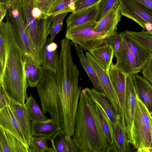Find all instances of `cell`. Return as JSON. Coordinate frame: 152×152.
Instances as JSON below:
<instances>
[{
  "label": "cell",
  "instance_id": "b9f144b4",
  "mask_svg": "<svg viewBox=\"0 0 152 152\" xmlns=\"http://www.w3.org/2000/svg\"><path fill=\"white\" fill-rule=\"evenodd\" d=\"M8 103L7 93L4 87L0 86V110Z\"/></svg>",
  "mask_w": 152,
  "mask_h": 152
},
{
  "label": "cell",
  "instance_id": "e575fe53",
  "mask_svg": "<svg viewBox=\"0 0 152 152\" xmlns=\"http://www.w3.org/2000/svg\"><path fill=\"white\" fill-rule=\"evenodd\" d=\"M75 9L74 13L80 12L99 4L102 0H75Z\"/></svg>",
  "mask_w": 152,
  "mask_h": 152
},
{
  "label": "cell",
  "instance_id": "c3c4849f",
  "mask_svg": "<svg viewBox=\"0 0 152 152\" xmlns=\"http://www.w3.org/2000/svg\"><path fill=\"white\" fill-rule=\"evenodd\" d=\"M151 124H152V118L151 117ZM150 152H152V146H151V149Z\"/></svg>",
  "mask_w": 152,
  "mask_h": 152
},
{
  "label": "cell",
  "instance_id": "d4e9b609",
  "mask_svg": "<svg viewBox=\"0 0 152 152\" xmlns=\"http://www.w3.org/2000/svg\"><path fill=\"white\" fill-rule=\"evenodd\" d=\"M115 143L118 152L130 151V146L128 142L127 135L121 119L113 125Z\"/></svg>",
  "mask_w": 152,
  "mask_h": 152
},
{
  "label": "cell",
  "instance_id": "52a82bcc",
  "mask_svg": "<svg viewBox=\"0 0 152 152\" xmlns=\"http://www.w3.org/2000/svg\"><path fill=\"white\" fill-rule=\"evenodd\" d=\"M95 25L67 28L65 37L83 50L89 51L107 42L109 39L117 32H97L93 29Z\"/></svg>",
  "mask_w": 152,
  "mask_h": 152
},
{
  "label": "cell",
  "instance_id": "4316f807",
  "mask_svg": "<svg viewBox=\"0 0 152 152\" xmlns=\"http://www.w3.org/2000/svg\"><path fill=\"white\" fill-rule=\"evenodd\" d=\"M75 9V0H53L48 16H54L67 12L74 13Z\"/></svg>",
  "mask_w": 152,
  "mask_h": 152
},
{
  "label": "cell",
  "instance_id": "7402d4cb",
  "mask_svg": "<svg viewBox=\"0 0 152 152\" xmlns=\"http://www.w3.org/2000/svg\"><path fill=\"white\" fill-rule=\"evenodd\" d=\"M88 51L99 65L108 73L114 54L112 48L107 42Z\"/></svg>",
  "mask_w": 152,
  "mask_h": 152
},
{
  "label": "cell",
  "instance_id": "6da1fadb",
  "mask_svg": "<svg viewBox=\"0 0 152 152\" xmlns=\"http://www.w3.org/2000/svg\"><path fill=\"white\" fill-rule=\"evenodd\" d=\"M36 87L43 113H48L50 118L65 134L72 137L81 86L59 85L56 73L44 69L43 76Z\"/></svg>",
  "mask_w": 152,
  "mask_h": 152
},
{
  "label": "cell",
  "instance_id": "5bb4252c",
  "mask_svg": "<svg viewBox=\"0 0 152 152\" xmlns=\"http://www.w3.org/2000/svg\"><path fill=\"white\" fill-rule=\"evenodd\" d=\"M114 56L117 60L116 67L126 76L138 74V69L134 56L123 36V40L118 52Z\"/></svg>",
  "mask_w": 152,
  "mask_h": 152
},
{
  "label": "cell",
  "instance_id": "8d00e7d4",
  "mask_svg": "<svg viewBox=\"0 0 152 152\" xmlns=\"http://www.w3.org/2000/svg\"><path fill=\"white\" fill-rule=\"evenodd\" d=\"M53 0H33L34 5L48 16Z\"/></svg>",
  "mask_w": 152,
  "mask_h": 152
},
{
  "label": "cell",
  "instance_id": "ffe728a7",
  "mask_svg": "<svg viewBox=\"0 0 152 152\" xmlns=\"http://www.w3.org/2000/svg\"><path fill=\"white\" fill-rule=\"evenodd\" d=\"M136 94L147 108L152 118V84L138 74L133 75Z\"/></svg>",
  "mask_w": 152,
  "mask_h": 152
},
{
  "label": "cell",
  "instance_id": "8992f818",
  "mask_svg": "<svg viewBox=\"0 0 152 152\" xmlns=\"http://www.w3.org/2000/svg\"><path fill=\"white\" fill-rule=\"evenodd\" d=\"M18 3L29 35L35 46L42 53L43 46L50 33V25L54 16H49L45 19L37 20L31 13L33 0H18Z\"/></svg>",
  "mask_w": 152,
  "mask_h": 152
},
{
  "label": "cell",
  "instance_id": "7bdbcfd3",
  "mask_svg": "<svg viewBox=\"0 0 152 152\" xmlns=\"http://www.w3.org/2000/svg\"><path fill=\"white\" fill-rule=\"evenodd\" d=\"M152 11V0H133Z\"/></svg>",
  "mask_w": 152,
  "mask_h": 152
},
{
  "label": "cell",
  "instance_id": "9a60e30c",
  "mask_svg": "<svg viewBox=\"0 0 152 152\" xmlns=\"http://www.w3.org/2000/svg\"><path fill=\"white\" fill-rule=\"evenodd\" d=\"M99 12L98 4L75 13H72L67 18V28L95 25Z\"/></svg>",
  "mask_w": 152,
  "mask_h": 152
},
{
  "label": "cell",
  "instance_id": "7dc6e473",
  "mask_svg": "<svg viewBox=\"0 0 152 152\" xmlns=\"http://www.w3.org/2000/svg\"><path fill=\"white\" fill-rule=\"evenodd\" d=\"M147 32L149 34L152 36V31L149 32L147 31Z\"/></svg>",
  "mask_w": 152,
  "mask_h": 152
},
{
  "label": "cell",
  "instance_id": "4fadbf2b",
  "mask_svg": "<svg viewBox=\"0 0 152 152\" xmlns=\"http://www.w3.org/2000/svg\"><path fill=\"white\" fill-rule=\"evenodd\" d=\"M0 128L16 137L29 150L20 126L8 103L0 110Z\"/></svg>",
  "mask_w": 152,
  "mask_h": 152
},
{
  "label": "cell",
  "instance_id": "f1b7e54d",
  "mask_svg": "<svg viewBox=\"0 0 152 152\" xmlns=\"http://www.w3.org/2000/svg\"><path fill=\"white\" fill-rule=\"evenodd\" d=\"M123 32L136 39L152 53V36L149 34L146 31L143 30L140 31L136 32L125 30Z\"/></svg>",
  "mask_w": 152,
  "mask_h": 152
},
{
  "label": "cell",
  "instance_id": "bcb514c9",
  "mask_svg": "<svg viewBox=\"0 0 152 152\" xmlns=\"http://www.w3.org/2000/svg\"><path fill=\"white\" fill-rule=\"evenodd\" d=\"M17 0H0V3L6 4L8 7V9L12 6Z\"/></svg>",
  "mask_w": 152,
  "mask_h": 152
},
{
  "label": "cell",
  "instance_id": "836d02e7",
  "mask_svg": "<svg viewBox=\"0 0 152 152\" xmlns=\"http://www.w3.org/2000/svg\"><path fill=\"white\" fill-rule=\"evenodd\" d=\"M122 32H118L110 37L107 41L108 43L110 45L113 51L114 56L119 51L121 47L122 40Z\"/></svg>",
  "mask_w": 152,
  "mask_h": 152
},
{
  "label": "cell",
  "instance_id": "f6af8a7d",
  "mask_svg": "<svg viewBox=\"0 0 152 152\" xmlns=\"http://www.w3.org/2000/svg\"><path fill=\"white\" fill-rule=\"evenodd\" d=\"M106 152H118L117 147L115 143L109 145Z\"/></svg>",
  "mask_w": 152,
  "mask_h": 152
},
{
  "label": "cell",
  "instance_id": "603a6c76",
  "mask_svg": "<svg viewBox=\"0 0 152 152\" xmlns=\"http://www.w3.org/2000/svg\"><path fill=\"white\" fill-rule=\"evenodd\" d=\"M60 129H61L54 121L51 118L43 121H31L32 136H43L50 140L53 136Z\"/></svg>",
  "mask_w": 152,
  "mask_h": 152
},
{
  "label": "cell",
  "instance_id": "d590c367",
  "mask_svg": "<svg viewBox=\"0 0 152 152\" xmlns=\"http://www.w3.org/2000/svg\"><path fill=\"white\" fill-rule=\"evenodd\" d=\"M119 0H102L98 4L99 12L97 21H99Z\"/></svg>",
  "mask_w": 152,
  "mask_h": 152
},
{
  "label": "cell",
  "instance_id": "2e32d148",
  "mask_svg": "<svg viewBox=\"0 0 152 152\" xmlns=\"http://www.w3.org/2000/svg\"><path fill=\"white\" fill-rule=\"evenodd\" d=\"M121 16L118 1L101 19L96 21L93 29L98 32L116 31Z\"/></svg>",
  "mask_w": 152,
  "mask_h": 152
},
{
  "label": "cell",
  "instance_id": "74e56055",
  "mask_svg": "<svg viewBox=\"0 0 152 152\" xmlns=\"http://www.w3.org/2000/svg\"><path fill=\"white\" fill-rule=\"evenodd\" d=\"M6 58V50L4 41L0 34V75L3 71Z\"/></svg>",
  "mask_w": 152,
  "mask_h": 152
},
{
  "label": "cell",
  "instance_id": "60d3db41",
  "mask_svg": "<svg viewBox=\"0 0 152 152\" xmlns=\"http://www.w3.org/2000/svg\"><path fill=\"white\" fill-rule=\"evenodd\" d=\"M64 139L65 143V152H79V149L72 140L70 137L65 134Z\"/></svg>",
  "mask_w": 152,
  "mask_h": 152
},
{
  "label": "cell",
  "instance_id": "44dd1931",
  "mask_svg": "<svg viewBox=\"0 0 152 152\" xmlns=\"http://www.w3.org/2000/svg\"><path fill=\"white\" fill-rule=\"evenodd\" d=\"M58 45L50 38H47L42 52V66L44 69L56 72L59 55L57 50Z\"/></svg>",
  "mask_w": 152,
  "mask_h": 152
},
{
  "label": "cell",
  "instance_id": "d6a6232c",
  "mask_svg": "<svg viewBox=\"0 0 152 152\" xmlns=\"http://www.w3.org/2000/svg\"><path fill=\"white\" fill-rule=\"evenodd\" d=\"M11 152H29L28 149L18 139L6 132Z\"/></svg>",
  "mask_w": 152,
  "mask_h": 152
},
{
  "label": "cell",
  "instance_id": "9c48e42d",
  "mask_svg": "<svg viewBox=\"0 0 152 152\" xmlns=\"http://www.w3.org/2000/svg\"><path fill=\"white\" fill-rule=\"evenodd\" d=\"M136 100V93L133 75L131 74L126 76L124 105L125 129L127 135L128 142L130 143L131 130Z\"/></svg>",
  "mask_w": 152,
  "mask_h": 152
},
{
  "label": "cell",
  "instance_id": "7a4b0ae2",
  "mask_svg": "<svg viewBox=\"0 0 152 152\" xmlns=\"http://www.w3.org/2000/svg\"><path fill=\"white\" fill-rule=\"evenodd\" d=\"M0 34L6 48V58L4 70L0 75V86L16 101L25 104L28 98L26 79L23 61V52L14 37L11 24L0 22Z\"/></svg>",
  "mask_w": 152,
  "mask_h": 152
},
{
  "label": "cell",
  "instance_id": "3957f363",
  "mask_svg": "<svg viewBox=\"0 0 152 152\" xmlns=\"http://www.w3.org/2000/svg\"><path fill=\"white\" fill-rule=\"evenodd\" d=\"M80 152H106L109 144L100 124L95 103L82 89L72 137Z\"/></svg>",
  "mask_w": 152,
  "mask_h": 152
},
{
  "label": "cell",
  "instance_id": "f546056e",
  "mask_svg": "<svg viewBox=\"0 0 152 152\" xmlns=\"http://www.w3.org/2000/svg\"><path fill=\"white\" fill-rule=\"evenodd\" d=\"M48 139L43 136H32L29 152H47Z\"/></svg>",
  "mask_w": 152,
  "mask_h": 152
},
{
  "label": "cell",
  "instance_id": "ab89813d",
  "mask_svg": "<svg viewBox=\"0 0 152 152\" xmlns=\"http://www.w3.org/2000/svg\"><path fill=\"white\" fill-rule=\"evenodd\" d=\"M143 77L152 84V54L142 70Z\"/></svg>",
  "mask_w": 152,
  "mask_h": 152
},
{
  "label": "cell",
  "instance_id": "30bf717a",
  "mask_svg": "<svg viewBox=\"0 0 152 152\" xmlns=\"http://www.w3.org/2000/svg\"><path fill=\"white\" fill-rule=\"evenodd\" d=\"M86 56L95 71L104 93L111 103L117 113H119V104L118 97L111 83L108 73L97 63L88 51Z\"/></svg>",
  "mask_w": 152,
  "mask_h": 152
},
{
  "label": "cell",
  "instance_id": "ee69618b",
  "mask_svg": "<svg viewBox=\"0 0 152 152\" xmlns=\"http://www.w3.org/2000/svg\"><path fill=\"white\" fill-rule=\"evenodd\" d=\"M8 10L6 4L0 3V22L2 21L6 16Z\"/></svg>",
  "mask_w": 152,
  "mask_h": 152
},
{
  "label": "cell",
  "instance_id": "4dcf8cb0",
  "mask_svg": "<svg viewBox=\"0 0 152 152\" xmlns=\"http://www.w3.org/2000/svg\"><path fill=\"white\" fill-rule=\"evenodd\" d=\"M65 134L62 130L58 131L51 138L50 141L52 147L56 152H65L66 146L64 139Z\"/></svg>",
  "mask_w": 152,
  "mask_h": 152
},
{
  "label": "cell",
  "instance_id": "7c38bea8",
  "mask_svg": "<svg viewBox=\"0 0 152 152\" xmlns=\"http://www.w3.org/2000/svg\"><path fill=\"white\" fill-rule=\"evenodd\" d=\"M108 73L118 97L119 104V113L125 129L124 105L127 76L118 69L113 62L110 66Z\"/></svg>",
  "mask_w": 152,
  "mask_h": 152
},
{
  "label": "cell",
  "instance_id": "ba28073f",
  "mask_svg": "<svg viewBox=\"0 0 152 152\" xmlns=\"http://www.w3.org/2000/svg\"><path fill=\"white\" fill-rule=\"evenodd\" d=\"M122 15L133 20L147 31H152V11L133 0H119Z\"/></svg>",
  "mask_w": 152,
  "mask_h": 152
},
{
  "label": "cell",
  "instance_id": "e0dca14e",
  "mask_svg": "<svg viewBox=\"0 0 152 152\" xmlns=\"http://www.w3.org/2000/svg\"><path fill=\"white\" fill-rule=\"evenodd\" d=\"M25 76L28 86L36 87L41 79L44 72L42 65L31 56L23 54Z\"/></svg>",
  "mask_w": 152,
  "mask_h": 152
},
{
  "label": "cell",
  "instance_id": "ac0fdd59",
  "mask_svg": "<svg viewBox=\"0 0 152 152\" xmlns=\"http://www.w3.org/2000/svg\"><path fill=\"white\" fill-rule=\"evenodd\" d=\"M122 32L123 36L134 56L137 67L141 72L152 53L136 39Z\"/></svg>",
  "mask_w": 152,
  "mask_h": 152
},
{
  "label": "cell",
  "instance_id": "8fae6325",
  "mask_svg": "<svg viewBox=\"0 0 152 152\" xmlns=\"http://www.w3.org/2000/svg\"><path fill=\"white\" fill-rule=\"evenodd\" d=\"M7 95L8 104L19 124L26 144L29 148L32 137V120L27 108L25 104H21L16 101L8 93Z\"/></svg>",
  "mask_w": 152,
  "mask_h": 152
},
{
  "label": "cell",
  "instance_id": "277c9868",
  "mask_svg": "<svg viewBox=\"0 0 152 152\" xmlns=\"http://www.w3.org/2000/svg\"><path fill=\"white\" fill-rule=\"evenodd\" d=\"M137 100L131 130V144L138 152H150L152 145L151 116L136 94Z\"/></svg>",
  "mask_w": 152,
  "mask_h": 152
},
{
  "label": "cell",
  "instance_id": "484cf974",
  "mask_svg": "<svg viewBox=\"0 0 152 152\" xmlns=\"http://www.w3.org/2000/svg\"><path fill=\"white\" fill-rule=\"evenodd\" d=\"M96 108L100 124L109 145L115 143L113 124L102 108L96 103Z\"/></svg>",
  "mask_w": 152,
  "mask_h": 152
},
{
  "label": "cell",
  "instance_id": "1f68e13d",
  "mask_svg": "<svg viewBox=\"0 0 152 152\" xmlns=\"http://www.w3.org/2000/svg\"><path fill=\"white\" fill-rule=\"evenodd\" d=\"M68 12L59 14L54 16L50 25V38L53 40L57 34L62 30L63 20Z\"/></svg>",
  "mask_w": 152,
  "mask_h": 152
},
{
  "label": "cell",
  "instance_id": "f35d334b",
  "mask_svg": "<svg viewBox=\"0 0 152 152\" xmlns=\"http://www.w3.org/2000/svg\"><path fill=\"white\" fill-rule=\"evenodd\" d=\"M0 152H11L6 132L0 128Z\"/></svg>",
  "mask_w": 152,
  "mask_h": 152
},
{
  "label": "cell",
  "instance_id": "cb8c5ba5",
  "mask_svg": "<svg viewBox=\"0 0 152 152\" xmlns=\"http://www.w3.org/2000/svg\"><path fill=\"white\" fill-rule=\"evenodd\" d=\"M74 45L80 63L91 80L94 88L99 91L104 93L97 74L90 62L86 56L84 55L82 48L77 44H74Z\"/></svg>",
  "mask_w": 152,
  "mask_h": 152
},
{
  "label": "cell",
  "instance_id": "d6986e66",
  "mask_svg": "<svg viewBox=\"0 0 152 152\" xmlns=\"http://www.w3.org/2000/svg\"><path fill=\"white\" fill-rule=\"evenodd\" d=\"M84 89L89 98L102 108L113 125L121 119L119 113H116L111 103L104 93L99 91L94 88L86 87Z\"/></svg>",
  "mask_w": 152,
  "mask_h": 152
},
{
  "label": "cell",
  "instance_id": "5b68a950",
  "mask_svg": "<svg viewBox=\"0 0 152 152\" xmlns=\"http://www.w3.org/2000/svg\"><path fill=\"white\" fill-rule=\"evenodd\" d=\"M6 21L11 24L15 39L23 54L31 56L41 65L42 53L33 42L27 30L20 12L18 0L7 10Z\"/></svg>",
  "mask_w": 152,
  "mask_h": 152
},
{
  "label": "cell",
  "instance_id": "83f0119b",
  "mask_svg": "<svg viewBox=\"0 0 152 152\" xmlns=\"http://www.w3.org/2000/svg\"><path fill=\"white\" fill-rule=\"evenodd\" d=\"M25 104L27 108L32 121H43L49 119L43 113L42 109L30 94Z\"/></svg>",
  "mask_w": 152,
  "mask_h": 152
}]
</instances>
